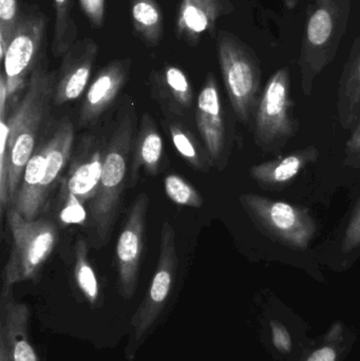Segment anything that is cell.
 Wrapping results in <instances>:
<instances>
[{"mask_svg": "<svg viewBox=\"0 0 360 361\" xmlns=\"http://www.w3.org/2000/svg\"><path fill=\"white\" fill-rule=\"evenodd\" d=\"M46 56L40 59L27 82L14 112L8 116V145L10 156L8 195L10 207L16 200L23 171L36 150V142L54 97L57 75L48 71Z\"/></svg>", "mask_w": 360, "mask_h": 361, "instance_id": "cell-1", "label": "cell"}, {"mask_svg": "<svg viewBox=\"0 0 360 361\" xmlns=\"http://www.w3.org/2000/svg\"><path fill=\"white\" fill-rule=\"evenodd\" d=\"M350 12L351 0H314L308 6L299 57L302 87L306 97L312 93L317 76L335 59Z\"/></svg>", "mask_w": 360, "mask_h": 361, "instance_id": "cell-2", "label": "cell"}, {"mask_svg": "<svg viewBox=\"0 0 360 361\" xmlns=\"http://www.w3.org/2000/svg\"><path fill=\"white\" fill-rule=\"evenodd\" d=\"M132 142V118L124 114L104 150L101 182L90 206L91 227L99 246L107 243L120 209Z\"/></svg>", "mask_w": 360, "mask_h": 361, "instance_id": "cell-3", "label": "cell"}, {"mask_svg": "<svg viewBox=\"0 0 360 361\" xmlns=\"http://www.w3.org/2000/svg\"><path fill=\"white\" fill-rule=\"evenodd\" d=\"M217 53L224 86L238 120L249 126L261 95V68L255 53L230 32L217 35Z\"/></svg>", "mask_w": 360, "mask_h": 361, "instance_id": "cell-4", "label": "cell"}, {"mask_svg": "<svg viewBox=\"0 0 360 361\" xmlns=\"http://www.w3.org/2000/svg\"><path fill=\"white\" fill-rule=\"evenodd\" d=\"M254 139L263 152H280L298 130L294 118L291 76L287 68L277 70L262 89L254 114Z\"/></svg>", "mask_w": 360, "mask_h": 361, "instance_id": "cell-5", "label": "cell"}, {"mask_svg": "<svg viewBox=\"0 0 360 361\" xmlns=\"http://www.w3.org/2000/svg\"><path fill=\"white\" fill-rule=\"evenodd\" d=\"M239 201L254 224L281 245L304 252L316 235V221L304 206L255 193L241 195Z\"/></svg>", "mask_w": 360, "mask_h": 361, "instance_id": "cell-6", "label": "cell"}, {"mask_svg": "<svg viewBox=\"0 0 360 361\" xmlns=\"http://www.w3.org/2000/svg\"><path fill=\"white\" fill-rule=\"evenodd\" d=\"M12 235L10 256L4 269L6 283L31 279L52 254L58 231L54 223L44 219L27 221L13 207L6 212Z\"/></svg>", "mask_w": 360, "mask_h": 361, "instance_id": "cell-7", "label": "cell"}, {"mask_svg": "<svg viewBox=\"0 0 360 361\" xmlns=\"http://www.w3.org/2000/svg\"><path fill=\"white\" fill-rule=\"evenodd\" d=\"M46 16L39 11L21 13L16 31L2 61L8 105L27 88L32 73L44 56Z\"/></svg>", "mask_w": 360, "mask_h": 361, "instance_id": "cell-8", "label": "cell"}, {"mask_svg": "<svg viewBox=\"0 0 360 361\" xmlns=\"http://www.w3.org/2000/svg\"><path fill=\"white\" fill-rule=\"evenodd\" d=\"M148 206L149 197L147 193H139L131 205L116 244L118 277L126 294H130L135 290L145 250Z\"/></svg>", "mask_w": 360, "mask_h": 361, "instance_id": "cell-9", "label": "cell"}, {"mask_svg": "<svg viewBox=\"0 0 360 361\" xmlns=\"http://www.w3.org/2000/svg\"><path fill=\"white\" fill-rule=\"evenodd\" d=\"M196 121L211 166L223 169L226 165L228 135L219 86L211 72L207 73L204 85L199 93Z\"/></svg>", "mask_w": 360, "mask_h": 361, "instance_id": "cell-10", "label": "cell"}, {"mask_svg": "<svg viewBox=\"0 0 360 361\" xmlns=\"http://www.w3.org/2000/svg\"><path fill=\"white\" fill-rule=\"evenodd\" d=\"M99 46L87 37L77 39L63 56L57 75L53 104L61 106L75 101L84 93L97 61Z\"/></svg>", "mask_w": 360, "mask_h": 361, "instance_id": "cell-11", "label": "cell"}, {"mask_svg": "<svg viewBox=\"0 0 360 361\" xmlns=\"http://www.w3.org/2000/svg\"><path fill=\"white\" fill-rule=\"evenodd\" d=\"M232 10L230 0H181L175 19V36L188 46L196 47L205 34L213 35L218 20Z\"/></svg>", "mask_w": 360, "mask_h": 361, "instance_id": "cell-12", "label": "cell"}, {"mask_svg": "<svg viewBox=\"0 0 360 361\" xmlns=\"http://www.w3.org/2000/svg\"><path fill=\"white\" fill-rule=\"evenodd\" d=\"M130 61L116 59L105 66L89 87L80 111V125L89 126L101 118L128 80Z\"/></svg>", "mask_w": 360, "mask_h": 361, "instance_id": "cell-13", "label": "cell"}, {"mask_svg": "<svg viewBox=\"0 0 360 361\" xmlns=\"http://www.w3.org/2000/svg\"><path fill=\"white\" fill-rule=\"evenodd\" d=\"M318 158V148L308 146L275 160L254 165L249 169V176L264 190H283Z\"/></svg>", "mask_w": 360, "mask_h": 361, "instance_id": "cell-14", "label": "cell"}, {"mask_svg": "<svg viewBox=\"0 0 360 361\" xmlns=\"http://www.w3.org/2000/svg\"><path fill=\"white\" fill-rule=\"evenodd\" d=\"M104 152L89 144L72 163L63 180V191L71 193L82 204L93 200L99 190L103 171Z\"/></svg>", "mask_w": 360, "mask_h": 361, "instance_id": "cell-15", "label": "cell"}, {"mask_svg": "<svg viewBox=\"0 0 360 361\" xmlns=\"http://www.w3.org/2000/svg\"><path fill=\"white\" fill-rule=\"evenodd\" d=\"M49 150V140L36 148L23 171L20 187L12 206L27 221L37 220L42 212L39 203V191L46 173Z\"/></svg>", "mask_w": 360, "mask_h": 361, "instance_id": "cell-16", "label": "cell"}, {"mask_svg": "<svg viewBox=\"0 0 360 361\" xmlns=\"http://www.w3.org/2000/svg\"><path fill=\"white\" fill-rule=\"evenodd\" d=\"M337 111L342 128L354 130L360 120V34L340 80Z\"/></svg>", "mask_w": 360, "mask_h": 361, "instance_id": "cell-17", "label": "cell"}, {"mask_svg": "<svg viewBox=\"0 0 360 361\" xmlns=\"http://www.w3.org/2000/svg\"><path fill=\"white\" fill-rule=\"evenodd\" d=\"M48 140L50 150L46 159V173L39 191V203L42 212L46 207L51 190L58 182L59 177L65 171L71 157L74 143V127L70 118L67 116L63 118Z\"/></svg>", "mask_w": 360, "mask_h": 361, "instance_id": "cell-18", "label": "cell"}, {"mask_svg": "<svg viewBox=\"0 0 360 361\" xmlns=\"http://www.w3.org/2000/svg\"><path fill=\"white\" fill-rule=\"evenodd\" d=\"M154 94L173 114H181L192 107L194 92L190 80L181 68L165 65L151 76Z\"/></svg>", "mask_w": 360, "mask_h": 361, "instance_id": "cell-19", "label": "cell"}, {"mask_svg": "<svg viewBox=\"0 0 360 361\" xmlns=\"http://www.w3.org/2000/svg\"><path fill=\"white\" fill-rule=\"evenodd\" d=\"M163 149L162 137L154 118L150 114H143L139 135L135 142L131 182H137L141 169H144L148 175L156 176L159 173L162 163Z\"/></svg>", "mask_w": 360, "mask_h": 361, "instance_id": "cell-20", "label": "cell"}, {"mask_svg": "<svg viewBox=\"0 0 360 361\" xmlns=\"http://www.w3.org/2000/svg\"><path fill=\"white\" fill-rule=\"evenodd\" d=\"M133 27L142 40L150 47L160 44L164 35V16L156 0H131Z\"/></svg>", "mask_w": 360, "mask_h": 361, "instance_id": "cell-21", "label": "cell"}, {"mask_svg": "<svg viewBox=\"0 0 360 361\" xmlns=\"http://www.w3.org/2000/svg\"><path fill=\"white\" fill-rule=\"evenodd\" d=\"M55 25L52 52L63 57L77 37V25L71 14L72 0H54Z\"/></svg>", "mask_w": 360, "mask_h": 361, "instance_id": "cell-22", "label": "cell"}, {"mask_svg": "<svg viewBox=\"0 0 360 361\" xmlns=\"http://www.w3.org/2000/svg\"><path fill=\"white\" fill-rule=\"evenodd\" d=\"M171 141L182 158L199 171H207L211 166L209 156L201 149L190 131L178 123L169 125Z\"/></svg>", "mask_w": 360, "mask_h": 361, "instance_id": "cell-23", "label": "cell"}, {"mask_svg": "<svg viewBox=\"0 0 360 361\" xmlns=\"http://www.w3.org/2000/svg\"><path fill=\"white\" fill-rule=\"evenodd\" d=\"M75 252V278L78 286L85 295L94 301L99 295V286L94 271L88 260V245L86 240L80 238L74 247Z\"/></svg>", "mask_w": 360, "mask_h": 361, "instance_id": "cell-24", "label": "cell"}, {"mask_svg": "<svg viewBox=\"0 0 360 361\" xmlns=\"http://www.w3.org/2000/svg\"><path fill=\"white\" fill-rule=\"evenodd\" d=\"M167 197L178 205L199 208L203 205L201 193L192 184L178 175H169L164 180Z\"/></svg>", "mask_w": 360, "mask_h": 361, "instance_id": "cell-25", "label": "cell"}, {"mask_svg": "<svg viewBox=\"0 0 360 361\" xmlns=\"http://www.w3.org/2000/svg\"><path fill=\"white\" fill-rule=\"evenodd\" d=\"M20 17L18 0H0V61L1 63L12 42Z\"/></svg>", "mask_w": 360, "mask_h": 361, "instance_id": "cell-26", "label": "cell"}, {"mask_svg": "<svg viewBox=\"0 0 360 361\" xmlns=\"http://www.w3.org/2000/svg\"><path fill=\"white\" fill-rule=\"evenodd\" d=\"M8 118H0V214L4 216L10 208L8 195V176H10V156L8 145Z\"/></svg>", "mask_w": 360, "mask_h": 361, "instance_id": "cell-27", "label": "cell"}, {"mask_svg": "<svg viewBox=\"0 0 360 361\" xmlns=\"http://www.w3.org/2000/svg\"><path fill=\"white\" fill-rule=\"evenodd\" d=\"M65 195V204L61 209V218L66 224H80L86 220V212L82 203L71 193L63 191Z\"/></svg>", "mask_w": 360, "mask_h": 361, "instance_id": "cell-28", "label": "cell"}, {"mask_svg": "<svg viewBox=\"0 0 360 361\" xmlns=\"http://www.w3.org/2000/svg\"><path fill=\"white\" fill-rule=\"evenodd\" d=\"M360 246V200L353 212L352 218L349 221L342 239V250L344 252H351Z\"/></svg>", "mask_w": 360, "mask_h": 361, "instance_id": "cell-29", "label": "cell"}, {"mask_svg": "<svg viewBox=\"0 0 360 361\" xmlns=\"http://www.w3.org/2000/svg\"><path fill=\"white\" fill-rule=\"evenodd\" d=\"M80 4L93 27H103L105 0H80Z\"/></svg>", "mask_w": 360, "mask_h": 361, "instance_id": "cell-30", "label": "cell"}, {"mask_svg": "<svg viewBox=\"0 0 360 361\" xmlns=\"http://www.w3.org/2000/svg\"><path fill=\"white\" fill-rule=\"evenodd\" d=\"M345 164L360 169V120L347 143Z\"/></svg>", "mask_w": 360, "mask_h": 361, "instance_id": "cell-31", "label": "cell"}, {"mask_svg": "<svg viewBox=\"0 0 360 361\" xmlns=\"http://www.w3.org/2000/svg\"><path fill=\"white\" fill-rule=\"evenodd\" d=\"M272 341L275 348L280 352H289L292 348L291 335L287 328L277 322H271Z\"/></svg>", "mask_w": 360, "mask_h": 361, "instance_id": "cell-32", "label": "cell"}, {"mask_svg": "<svg viewBox=\"0 0 360 361\" xmlns=\"http://www.w3.org/2000/svg\"><path fill=\"white\" fill-rule=\"evenodd\" d=\"M13 357H14V361H36V356L33 349L25 341H18L15 345Z\"/></svg>", "mask_w": 360, "mask_h": 361, "instance_id": "cell-33", "label": "cell"}, {"mask_svg": "<svg viewBox=\"0 0 360 361\" xmlns=\"http://www.w3.org/2000/svg\"><path fill=\"white\" fill-rule=\"evenodd\" d=\"M336 352L331 347L321 348L311 355L308 361H335Z\"/></svg>", "mask_w": 360, "mask_h": 361, "instance_id": "cell-34", "label": "cell"}]
</instances>
